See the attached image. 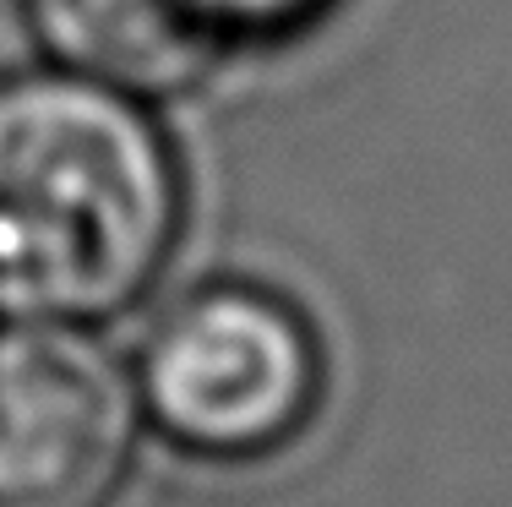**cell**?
<instances>
[{
  "label": "cell",
  "instance_id": "cell-4",
  "mask_svg": "<svg viewBox=\"0 0 512 507\" xmlns=\"http://www.w3.org/2000/svg\"><path fill=\"white\" fill-rule=\"evenodd\" d=\"M39 44L60 71L137 99H175L229 66L169 0H28Z\"/></svg>",
  "mask_w": 512,
  "mask_h": 507
},
{
  "label": "cell",
  "instance_id": "cell-5",
  "mask_svg": "<svg viewBox=\"0 0 512 507\" xmlns=\"http://www.w3.org/2000/svg\"><path fill=\"white\" fill-rule=\"evenodd\" d=\"M169 6L224 60H235L240 50H267V44L295 39L333 0H169Z\"/></svg>",
  "mask_w": 512,
  "mask_h": 507
},
{
  "label": "cell",
  "instance_id": "cell-1",
  "mask_svg": "<svg viewBox=\"0 0 512 507\" xmlns=\"http://www.w3.org/2000/svg\"><path fill=\"white\" fill-rule=\"evenodd\" d=\"M186 180L148 99L77 71L0 82V317L93 328L158 284Z\"/></svg>",
  "mask_w": 512,
  "mask_h": 507
},
{
  "label": "cell",
  "instance_id": "cell-2",
  "mask_svg": "<svg viewBox=\"0 0 512 507\" xmlns=\"http://www.w3.org/2000/svg\"><path fill=\"white\" fill-rule=\"evenodd\" d=\"M142 420L186 458L256 464L306 437L327 393V355L289 295L218 279L180 295L137 355Z\"/></svg>",
  "mask_w": 512,
  "mask_h": 507
},
{
  "label": "cell",
  "instance_id": "cell-3",
  "mask_svg": "<svg viewBox=\"0 0 512 507\" xmlns=\"http://www.w3.org/2000/svg\"><path fill=\"white\" fill-rule=\"evenodd\" d=\"M137 437V382L93 328L6 317L0 507H115Z\"/></svg>",
  "mask_w": 512,
  "mask_h": 507
}]
</instances>
